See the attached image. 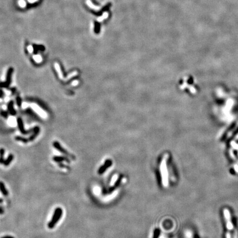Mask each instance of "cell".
<instances>
[{"instance_id":"9c48e42d","label":"cell","mask_w":238,"mask_h":238,"mask_svg":"<svg viewBox=\"0 0 238 238\" xmlns=\"http://www.w3.org/2000/svg\"><path fill=\"white\" fill-rule=\"evenodd\" d=\"M13 159H14L13 155L12 154H10L9 156H8L7 159H6L5 161H4V163L3 164L6 167L8 166V165H9L10 164H11V163L12 162Z\"/></svg>"},{"instance_id":"5bb4252c","label":"cell","mask_w":238,"mask_h":238,"mask_svg":"<svg viewBox=\"0 0 238 238\" xmlns=\"http://www.w3.org/2000/svg\"><path fill=\"white\" fill-rule=\"evenodd\" d=\"M58 166H59L60 168H66V169H70V167H68V165L64 164L63 163H62V162L58 163Z\"/></svg>"},{"instance_id":"4fadbf2b","label":"cell","mask_w":238,"mask_h":238,"mask_svg":"<svg viewBox=\"0 0 238 238\" xmlns=\"http://www.w3.org/2000/svg\"><path fill=\"white\" fill-rule=\"evenodd\" d=\"M8 108H9V110H10V112H11V113L12 114H15L16 112H15V111L13 109V103L12 102H11L8 105Z\"/></svg>"},{"instance_id":"2e32d148","label":"cell","mask_w":238,"mask_h":238,"mask_svg":"<svg viewBox=\"0 0 238 238\" xmlns=\"http://www.w3.org/2000/svg\"><path fill=\"white\" fill-rule=\"evenodd\" d=\"M1 238H15L12 237L11 235H5V236H3L2 237H1Z\"/></svg>"},{"instance_id":"30bf717a","label":"cell","mask_w":238,"mask_h":238,"mask_svg":"<svg viewBox=\"0 0 238 238\" xmlns=\"http://www.w3.org/2000/svg\"><path fill=\"white\" fill-rule=\"evenodd\" d=\"M39 131H40L39 128L38 127H37L34 128L33 129V135H32L31 137H30V138H29V141H33L34 140V139H35L36 137H37V135L38 134H39Z\"/></svg>"},{"instance_id":"7c38bea8","label":"cell","mask_w":238,"mask_h":238,"mask_svg":"<svg viewBox=\"0 0 238 238\" xmlns=\"http://www.w3.org/2000/svg\"><path fill=\"white\" fill-rule=\"evenodd\" d=\"M15 140L18 141H21V142L24 143H27L29 141V140H28V139L21 136H16L15 137Z\"/></svg>"},{"instance_id":"8992f818","label":"cell","mask_w":238,"mask_h":238,"mask_svg":"<svg viewBox=\"0 0 238 238\" xmlns=\"http://www.w3.org/2000/svg\"><path fill=\"white\" fill-rule=\"evenodd\" d=\"M53 160L54 162H55L56 163H61L62 162H66L68 163H70V159H68L67 157H63V156H55L53 157Z\"/></svg>"},{"instance_id":"52a82bcc","label":"cell","mask_w":238,"mask_h":238,"mask_svg":"<svg viewBox=\"0 0 238 238\" xmlns=\"http://www.w3.org/2000/svg\"><path fill=\"white\" fill-rule=\"evenodd\" d=\"M18 126H19V128L20 131H21L22 134H24V135L29 134L30 132H32V131H33V130H30V131H25L24 130V127H23V121H22V120H21V119L19 118L18 119Z\"/></svg>"},{"instance_id":"5b68a950","label":"cell","mask_w":238,"mask_h":238,"mask_svg":"<svg viewBox=\"0 0 238 238\" xmlns=\"http://www.w3.org/2000/svg\"><path fill=\"white\" fill-rule=\"evenodd\" d=\"M111 165H112L111 161L110 160H107L106 162H105L104 164L103 165H102V166L100 168V169H99L98 170L99 174H102L103 173H104L105 172V171L109 167H110Z\"/></svg>"},{"instance_id":"8fae6325","label":"cell","mask_w":238,"mask_h":238,"mask_svg":"<svg viewBox=\"0 0 238 238\" xmlns=\"http://www.w3.org/2000/svg\"><path fill=\"white\" fill-rule=\"evenodd\" d=\"M5 150L3 148L0 149V164H3L5 161L4 156H5Z\"/></svg>"},{"instance_id":"7a4b0ae2","label":"cell","mask_w":238,"mask_h":238,"mask_svg":"<svg viewBox=\"0 0 238 238\" xmlns=\"http://www.w3.org/2000/svg\"><path fill=\"white\" fill-rule=\"evenodd\" d=\"M40 0H16V3L19 8L25 9L39 3Z\"/></svg>"},{"instance_id":"9a60e30c","label":"cell","mask_w":238,"mask_h":238,"mask_svg":"<svg viewBox=\"0 0 238 238\" xmlns=\"http://www.w3.org/2000/svg\"><path fill=\"white\" fill-rule=\"evenodd\" d=\"M159 233H160V231L158 229H157L154 232V238H157L158 237V236L159 235Z\"/></svg>"},{"instance_id":"ac0fdd59","label":"cell","mask_w":238,"mask_h":238,"mask_svg":"<svg viewBox=\"0 0 238 238\" xmlns=\"http://www.w3.org/2000/svg\"><path fill=\"white\" fill-rule=\"evenodd\" d=\"M17 104H18L19 105H20V104H21V100L19 98H17Z\"/></svg>"},{"instance_id":"d6986e66","label":"cell","mask_w":238,"mask_h":238,"mask_svg":"<svg viewBox=\"0 0 238 238\" xmlns=\"http://www.w3.org/2000/svg\"><path fill=\"white\" fill-rule=\"evenodd\" d=\"M2 202H3V199L0 198V204H1V203H2Z\"/></svg>"},{"instance_id":"277c9868","label":"cell","mask_w":238,"mask_h":238,"mask_svg":"<svg viewBox=\"0 0 238 238\" xmlns=\"http://www.w3.org/2000/svg\"><path fill=\"white\" fill-rule=\"evenodd\" d=\"M13 68H10L7 72V77H6V81L0 84V87H7L9 86L10 83L11 82V77H12V74L13 73Z\"/></svg>"},{"instance_id":"ba28073f","label":"cell","mask_w":238,"mask_h":238,"mask_svg":"<svg viewBox=\"0 0 238 238\" xmlns=\"http://www.w3.org/2000/svg\"><path fill=\"white\" fill-rule=\"evenodd\" d=\"M0 191L1 192L2 194L5 196H7L8 195V191L6 188L5 183L2 181H0Z\"/></svg>"},{"instance_id":"6da1fadb","label":"cell","mask_w":238,"mask_h":238,"mask_svg":"<svg viewBox=\"0 0 238 238\" xmlns=\"http://www.w3.org/2000/svg\"><path fill=\"white\" fill-rule=\"evenodd\" d=\"M62 213H63V211H62L61 208H56L55 211H54V214L52 215L51 221H50V222L48 224L49 228L52 229L55 227L56 224L58 222V221L61 219L62 215Z\"/></svg>"},{"instance_id":"e0dca14e","label":"cell","mask_w":238,"mask_h":238,"mask_svg":"<svg viewBox=\"0 0 238 238\" xmlns=\"http://www.w3.org/2000/svg\"><path fill=\"white\" fill-rule=\"evenodd\" d=\"M4 213V209L2 207H0V214H2Z\"/></svg>"},{"instance_id":"3957f363","label":"cell","mask_w":238,"mask_h":238,"mask_svg":"<svg viewBox=\"0 0 238 238\" xmlns=\"http://www.w3.org/2000/svg\"><path fill=\"white\" fill-rule=\"evenodd\" d=\"M53 146L56 149V150H58V151H59V152H60L61 153H62V154L66 155V156H67L68 157H70V158H71V159H74V157L72 156V155L70 154V153H68L67 151L64 150L63 148H62L61 145L60 144V143L58 142H56V141L54 142L53 143Z\"/></svg>"}]
</instances>
